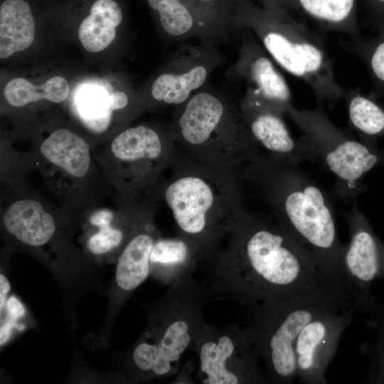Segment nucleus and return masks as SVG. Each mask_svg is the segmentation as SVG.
I'll return each mask as SVG.
<instances>
[{"label":"nucleus","mask_w":384,"mask_h":384,"mask_svg":"<svg viewBox=\"0 0 384 384\" xmlns=\"http://www.w3.org/2000/svg\"><path fill=\"white\" fill-rule=\"evenodd\" d=\"M228 235L227 247L212 258L210 300L250 306L339 284L321 274L276 223L247 209Z\"/></svg>","instance_id":"nucleus-1"},{"label":"nucleus","mask_w":384,"mask_h":384,"mask_svg":"<svg viewBox=\"0 0 384 384\" xmlns=\"http://www.w3.org/2000/svg\"><path fill=\"white\" fill-rule=\"evenodd\" d=\"M299 164L262 154L241 172L272 211L275 223L325 277L344 287L342 262L346 245L339 240L326 193Z\"/></svg>","instance_id":"nucleus-2"},{"label":"nucleus","mask_w":384,"mask_h":384,"mask_svg":"<svg viewBox=\"0 0 384 384\" xmlns=\"http://www.w3.org/2000/svg\"><path fill=\"white\" fill-rule=\"evenodd\" d=\"M156 198L171 211L178 235L190 241L201 260L212 259L247 210L241 175L201 163L176 149Z\"/></svg>","instance_id":"nucleus-3"},{"label":"nucleus","mask_w":384,"mask_h":384,"mask_svg":"<svg viewBox=\"0 0 384 384\" xmlns=\"http://www.w3.org/2000/svg\"><path fill=\"white\" fill-rule=\"evenodd\" d=\"M171 124L178 148L213 167L241 175L262 154L238 103L208 85L175 107Z\"/></svg>","instance_id":"nucleus-4"},{"label":"nucleus","mask_w":384,"mask_h":384,"mask_svg":"<svg viewBox=\"0 0 384 384\" xmlns=\"http://www.w3.org/2000/svg\"><path fill=\"white\" fill-rule=\"evenodd\" d=\"M240 28L250 30L272 59L283 70L302 80L316 100L343 98L324 42L283 7L265 8L250 0H233Z\"/></svg>","instance_id":"nucleus-5"},{"label":"nucleus","mask_w":384,"mask_h":384,"mask_svg":"<svg viewBox=\"0 0 384 384\" xmlns=\"http://www.w3.org/2000/svg\"><path fill=\"white\" fill-rule=\"evenodd\" d=\"M188 272L173 284L151 307L146 328L129 353L136 380L175 375L183 353L191 350L204 321L203 309L210 300L206 286Z\"/></svg>","instance_id":"nucleus-6"},{"label":"nucleus","mask_w":384,"mask_h":384,"mask_svg":"<svg viewBox=\"0 0 384 384\" xmlns=\"http://www.w3.org/2000/svg\"><path fill=\"white\" fill-rule=\"evenodd\" d=\"M349 304L353 302L346 289L329 284L250 306L243 330L257 358L265 364L270 380L291 383L297 377L294 344L303 328L316 317Z\"/></svg>","instance_id":"nucleus-7"},{"label":"nucleus","mask_w":384,"mask_h":384,"mask_svg":"<svg viewBox=\"0 0 384 384\" xmlns=\"http://www.w3.org/2000/svg\"><path fill=\"white\" fill-rule=\"evenodd\" d=\"M176 149L171 124L164 128L139 124L122 130L102 151L93 153L109 191L134 203L155 200Z\"/></svg>","instance_id":"nucleus-8"},{"label":"nucleus","mask_w":384,"mask_h":384,"mask_svg":"<svg viewBox=\"0 0 384 384\" xmlns=\"http://www.w3.org/2000/svg\"><path fill=\"white\" fill-rule=\"evenodd\" d=\"M28 156L71 219H81L99 205L101 189L109 191L90 144L70 129L54 130Z\"/></svg>","instance_id":"nucleus-9"},{"label":"nucleus","mask_w":384,"mask_h":384,"mask_svg":"<svg viewBox=\"0 0 384 384\" xmlns=\"http://www.w3.org/2000/svg\"><path fill=\"white\" fill-rule=\"evenodd\" d=\"M287 114L302 131L317 159L334 175L335 192L341 198H356L364 191L365 175L384 166V150L336 126L320 103L312 110L292 105Z\"/></svg>","instance_id":"nucleus-10"},{"label":"nucleus","mask_w":384,"mask_h":384,"mask_svg":"<svg viewBox=\"0 0 384 384\" xmlns=\"http://www.w3.org/2000/svg\"><path fill=\"white\" fill-rule=\"evenodd\" d=\"M191 350L198 356V376L201 383H265L254 348L236 324L219 328L203 321Z\"/></svg>","instance_id":"nucleus-11"},{"label":"nucleus","mask_w":384,"mask_h":384,"mask_svg":"<svg viewBox=\"0 0 384 384\" xmlns=\"http://www.w3.org/2000/svg\"><path fill=\"white\" fill-rule=\"evenodd\" d=\"M8 181L1 209L7 236L26 249L43 250L54 244L71 218L63 208L51 206L17 179Z\"/></svg>","instance_id":"nucleus-12"},{"label":"nucleus","mask_w":384,"mask_h":384,"mask_svg":"<svg viewBox=\"0 0 384 384\" xmlns=\"http://www.w3.org/2000/svg\"><path fill=\"white\" fill-rule=\"evenodd\" d=\"M225 59L217 45L200 41L177 48L151 82L149 101L178 107L208 85L212 73Z\"/></svg>","instance_id":"nucleus-13"},{"label":"nucleus","mask_w":384,"mask_h":384,"mask_svg":"<svg viewBox=\"0 0 384 384\" xmlns=\"http://www.w3.org/2000/svg\"><path fill=\"white\" fill-rule=\"evenodd\" d=\"M238 56L227 70L226 77L235 84H244L245 92L284 115L292 105V92L275 62L249 29L240 32Z\"/></svg>","instance_id":"nucleus-14"},{"label":"nucleus","mask_w":384,"mask_h":384,"mask_svg":"<svg viewBox=\"0 0 384 384\" xmlns=\"http://www.w3.org/2000/svg\"><path fill=\"white\" fill-rule=\"evenodd\" d=\"M351 304L329 311L311 320L294 344L297 377L307 384L326 383V372L345 329L353 321Z\"/></svg>","instance_id":"nucleus-15"},{"label":"nucleus","mask_w":384,"mask_h":384,"mask_svg":"<svg viewBox=\"0 0 384 384\" xmlns=\"http://www.w3.org/2000/svg\"><path fill=\"white\" fill-rule=\"evenodd\" d=\"M238 105L252 136L267 154L299 164L317 159L314 150L304 135L298 140L292 137L284 115L247 93L238 101Z\"/></svg>","instance_id":"nucleus-16"},{"label":"nucleus","mask_w":384,"mask_h":384,"mask_svg":"<svg viewBox=\"0 0 384 384\" xmlns=\"http://www.w3.org/2000/svg\"><path fill=\"white\" fill-rule=\"evenodd\" d=\"M146 2L169 38L174 41L197 38L217 46L230 38L191 0H146Z\"/></svg>","instance_id":"nucleus-17"},{"label":"nucleus","mask_w":384,"mask_h":384,"mask_svg":"<svg viewBox=\"0 0 384 384\" xmlns=\"http://www.w3.org/2000/svg\"><path fill=\"white\" fill-rule=\"evenodd\" d=\"M159 237L153 220L137 230L117 257L115 282L125 294L142 284L151 273L150 253Z\"/></svg>","instance_id":"nucleus-18"},{"label":"nucleus","mask_w":384,"mask_h":384,"mask_svg":"<svg viewBox=\"0 0 384 384\" xmlns=\"http://www.w3.org/2000/svg\"><path fill=\"white\" fill-rule=\"evenodd\" d=\"M358 0H282L281 7L296 11L321 28L360 38Z\"/></svg>","instance_id":"nucleus-19"},{"label":"nucleus","mask_w":384,"mask_h":384,"mask_svg":"<svg viewBox=\"0 0 384 384\" xmlns=\"http://www.w3.org/2000/svg\"><path fill=\"white\" fill-rule=\"evenodd\" d=\"M199 261H202L199 252L186 238L159 237L150 253L151 273L164 284H171L193 272Z\"/></svg>","instance_id":"nucleus-20"},{"label":"nucleus","mask_w":384,"mask_h":384,"mask_svg":"<svg viewBox=\"0 0 384 384\" xmlns=\"http://www.w3.org/2000/svg\"><path fill=\"white\" fill-rule=\"evenodd\" d=\"M122 21V8L117 0L92 1L78 28L82 46L92 53L105 50L114 41Z\"/></svg>","instance_id":"nucleus-21"},{"label":"nucleus","mask_w":384,"mask_h":384,"mask_svg":"<svg viewBox=\"0 0 384 384\" xmlns=\"http://www.w3.org/2000/svg\"><path fill=\"white\" fill-rule=\"evenodd\" d=\"M31 7L26 0H4L0 6V58L28 48L35 37Z\"/></svg>","instance_id":"nucleus-22"},{"label":"nucleus","mask_w":384,"mask_h":384,"mask_svg":"<svg viewBox=\"0 0 384 384\" xmlns=\"http://www.w3.org/2000/svg\"><path fill=\"white\" fill-rule=\"evenodd\" d=\"M345 100L351 126L363 140L376 143L384 138V107L358 89H345Z\"/></svg>","instance_id":"nucleus-23"},{"label":"nucleus","mask_w":384,"mask_h":384,"mask_svg":"<svg viewBox=\"0 0 384 384\" xmlns=\"http://www.w3.org/2000/svg\"><path fill=\"white\" fill-rule=\"evenodd\" d=\"M70 87L62 76H55L40 85H35L23 78L10 80L5 86L4 95L12 107H22L43 100L60 103L68 97Z\"/></svg>","instance_id":"nucleus-24"},{"label":"nucleus","mask_w":384,"mask_h":384,"mask_svg":"<svg viewBox=\"0 0 384 384\" xmlns=\"http://www.w3.org/2000/svg\"><path fill=\"white\" fill-rule=\"evenodd\" d=\"M110 93L99 85H85L78 90L75 110L82 124L90 132L101 134L110 127L114 110Z\"/></svg>","instance_id":"nucleus-25"},{"label":"nucleus","mask_w":384,"mask_h":384,"mask_svg":"<svg viewBox=\"0 0 384 384\" xmlns=\"http://www.w3.org/2000/svg\"><path fill=\"white\" fill-rule=\"evenodd\" d=\"M377 35L370 39L361 37L341 40L340 45L360 58L367 68L373 83L370 97L384 94V23L375 27Z\"/></svg>","instance_id":"nucleus-26"},{"label":"nucleus","mask_w":384,"mask_h":384,"mask_svg":"<svg viewBox=\"0 0 384 384\" xmlns=\"http://www.w3.org/2000/svg\"><path fill=\"white\" fill-rule=\"evenodd\" d=\"M195 6L228 36L240 33L233 0H191Z\"/></svg>","instance_id":"nucleus-27"},{"label":"nucleus","mask_w":384,"mask_h":384,"mask_svg":"<svg viewBox=\"0 0 384 384\" xmlns=\"http://www.w3.org/2000/svg\"><path fill=\"white\" fill-rule=\"evenodd\" d=\"M374 26L384 23V0H361Z\"/></svg>","instance_id":"nucleus-28"},{"label":"nucleus","mask_w":384,"mask_h":384,"mask_svg":"<svg viewBox=\"0 0 384 384\" xmlns=\"http://www.w3.org/2000/svg\"><path fill=\"white\" fill-rule=\"evenodd\" d=\"M111 107L115 111L127 110L130 105V98L127 93L122 90L112 91L110 94Z\"/></svg>","instance_id":"nucleus-29"},{"label":"nucleus","mask_w":384,"mask_h":384,"mask_svg":"<svg viewBox=\"0 0 384 384\" xmlns=\"http://www.w3.org/2000/svg\"><path fill=\"white\" fill-rule=\"evenodd\" d=\"M5 307H6L7 317L15 321L20 319L26 311L24 306L14 296L9 297Z\"/></svg>","instance_id":"nucleus-30"},{"label":"nucleus","mask_w":384,"mask_h":384,"mask_svg":"<svg viewBox=\"0 0 384 384\" xmlns=\"http://www.w3.org/2000/svg\"><path fill=\"white\" fill-rule=\"evenodd\" d=\"M10 290V284L4 276V274H0V310L1 312L4 309L6 304V298L8 293Z\"/></svg>","instance_id":"nucleus-31"},{"label":"nucleus","mask_w":384,"mask_h":384,"mask_svg":"<svg viewBox=\"0 0 384 384\" xmlns=\"http://www.w3.org/2000/svg\"><path fill=\"white\" fill-rule=\"evenodd\" d=\"M16 324V321L8 318L6 321L1 323L0 331V343L1 346L4 344L9 339L13 327Z\"/></svg>","instance_id":"nucleus-32"},{"label":"nucleus","mask_w":384,"mask_h":384,"mask_svg":"<svg viewBox=\"0 0 384 384\" xmlns=\"http://www.w3.org/2000/svg\"><path fill=\"white\" fill-rule=\"evenodd\" d=\"M261 4L265 8L281 7L282 0H250Z\"/></svg>","instance_id":"nucleus-33"}]
</instances>
